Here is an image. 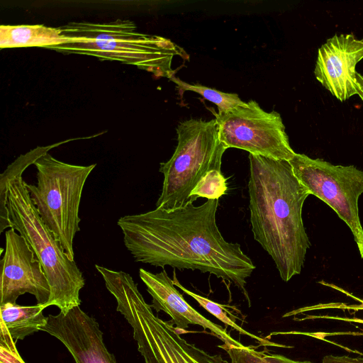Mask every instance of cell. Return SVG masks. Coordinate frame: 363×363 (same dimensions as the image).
Instances as JSON below:
<instances>
[{"label": "cell", "instance_id": "cell-1", "mask_svg": "<svg viewBox=\"0 0 363 363\" xmlns=\"http://www.w3.org/2000/svg\"><path fill=\"white\" fill-rule=\"evenodd\" d=\"M218 199L121 217L118 225L136 262L199 270L233 284L250 298L247 279L255 269L238 243L227 242L216 224Z\"/></svg>", "mask_w": 363, "mask_h": 363}, {"label": "cell", "instance_id": "cell-2", "mask_svg": "<svg viewBox=\"0 0 363 363\" xmlns=\"http://www.w3.org/2000/svg\"><path fill=\"white\" fill-rule=\"evenodd\" d=\"M248 192L255 240L271 256L281 279L301 272L311 244L302 219L310 193L289 162L249 155Z\"/></svg>", "mask_w": 363, "mask_h": 363}, {"label": "cell", "instance_id": "cell-3", "mask_svg": "<svg viewBox=\"0 0 363 363\" xmlns=\"http://www.w3.org/2000/svg\"><path fill=\"white\" fill-rule=\"evenodd\" d=\"M24 170L11 163L0 177V220H10L12 228L25 238L40 261L50 286L47 306L63 313L81 304L80 290L85 279L74 260L66 255L60 242L42 220L23 179Z\"/></svg>", "mask_w": 363, "mask_h": 363}, {"label": "cell", "instance_id": "cell-4", "mask_svg": "<svg viewBox=\"0 0 363 363\" xmlns=\"http://www.w3.org/2000/svg\"><path fill=\"white\" fill-rule=\"evenodd\" d=\"M102 277L117 311L133 328L145 363H229L220 354H210L188 342L169 322L156 316L129 274L107 269Z\"/></svg>", "mask_w": 363, "mask_h": 363}, {"label": "cell", "instance_id": "cell-5", "mask_svg": "<svg viewBox=\"0 0 363 363\" xmlns=\"http://www.w3.org/2000/svg\"><path fill=\"white\" fill-rule=\"evenodd\" d=\"M34 164L37 169V184L26 183L31 201L67 257L74 260L73 242L80 230L79 210L82 194L96 164H71L55 159L48 152Z\"/></svg>", "mask_w": 363, "mask_h": 363}, {"label": "cell", "instance_id": "cell-6", "mask_svg": "<svg viewBox=\"0 0 363 363\" xmlns=\"http://www.w3.org/2000/svg\"><path fill=\"white\" fill-rule=\"evenodd\" d=\"M177 133L174 152L168 161L160 163L164 181L156 208L170 209L186 204L206 173L220 171L226 147L220 140L216 119L184 121L178 125Z\"/></svg>", "mask_w": 363, "mask_h": 363}, {"label": "cell", "instance_id": "cell-7", "mask_svg": "<svg viewBox=\"0 0 363 363\" xmlns=\"http://www.w3.org/2000/svg\"><path fill=\"white\" fill-rule=\"evenodd\" d=\"M289 162L310 194L327 203L348 225L363 259V228L358 208L363 193V171L354 165H335L300 153Z\"/></svg>", "mask_w": 363, "mask_h": 363}, {"label": "cell", "instance_id": "cell-8", "mask_svg": "<svg viewBox=\"0 0 363 363\" xmlns=\"http://www.w3.org/2000/svg\"><path fill=\"white\" fill-rule=\"evenodd\" d=\"M220 140L226 147L289 161L295 155L280 114L267 112L254 100L216 113Z\"/></svg>", "mask_w": 363, "mask_h": 363}, {"label": "cell", "instance_id": "cell-9", "mask_svg": "<svg viewBox=\"0 0 363 363\" xmlns=\"http://www.w3.org/2000/svg\"><path fill=\"white\" fill-rule=\"evenodd\" d=\"M57 52L87 55L137 66L157 77H174L172 60L185 52L169 39L142 33L126 40L109 42H72L48 47Z\"/></svg>", "mask_w": 363, "mask_h": 363}, {"label": "cell", "instance_id": "cell-10", "mask_svg": "<svg viewBox=\"0 0 363 363\" xmlns=\"http://www.w3.org/2000/svg\"><path fill=\"white\" fill-rule=\"evenodd\" d=\"M5 240L4 254L0 262V305L15 304L21 295L28 293L35 297L37 304L47 306L50 286L40 261L14 228L6 231Z\"/></svg>", "mask_w": 363, "mask_h": 363}, {"label": "cell", "instance_id": "cell-11", "mask_svg": "<svg viewBox=\"0 0 363 363\" xmlns=\"http://www.w3.org/2000/svg\"><path fill=\"white\" fill-rule=\"evenodd\" d=\"M363 59V38L352 33L335 34L318 49L314 74L341 102L354 95L363 101V75L356 70Z\"/></svg>", "mask_w": 363, "mask_h": 363}, {"label": "cell", "instance_id": "cell-12", "mask_svg": "<svg viewBox=\"0 0 363 363\" xmlns=\"http://www.w3.org/2000/svg\"><path fill=\"white\" fill-rule=\"evenodd\" d=\"M40 330L58 339L76 363H117L104 342L98 323L79 306L67 313L49 315Z\"/></svg>", "mask_w": 363, "mask_h": 363}, {"label": "cell", "instance_id": "cell-13", "mask_svg": "<svg viewBox=\"0 0 363 363\" xmlns=\"http://www.w3.org/2000/svg\"><path fill=\"white\" fill-rule=\"evenodd\" d=\"M139 276L152 298V308L156 312L162 311L168 314L171 317L169 323L174 325L176 328L184 330L189 324L198 325L204 330H209L225 346L242 345L233 339L222 326L207 319L190 306L176 289L165 270L154 274L140 268Z\"/></svg>", "mask_w": 363, "mask_h": 363}, {"label": "cell", "instance_id": "cell-14", "mask_svg": "<svg viewBox=\"0 0 363 363\" xmlns=\"http://www.w3.org/2000/svg\"><path fill=\"white\" fill-rule=\"evenodd\" d=\"M62 35L72 42H109L132 39L142 33L129 20L118 19L110 23H69L60 27Z\"/></svg>", "mask_w": 363, "mask_h": 363}, {"label": "cell", "instance_id": "cell-15", "mask_svg": "<svg viewBox=\"0 0 363 363\" xmlns=\"http://www.w3.org/2000/svg\"><path fill=\"white\" fill-rule=\"evenodd\" d=\"M71 43L60 28L44 25H2L0 27V48L50 46Z\"/></svg>", "mask_w": 363, "mask_h": 363}, {"label": "cell", "instance_id": "cell-16", "mask_svg": "<svg viewBox=\"0 0 363 363\" xmlns=\"http://www.w3.org/2000/svg\"><path fill=\"white\" fill-rule=\"evenodd\" d=\"M45 305L20 306L16 303L0 305L1 332L8 334L15 342L40 330L48 322L43 311Z\"/></svg>", "mask_w": 363, "mask_h": 363}, {"label": "cell", "instance_id": "cell-17", "mask_svg": "<svg viewBox=\"0 0 363 363\" xmlns=\"http://www.w3.org/2000/svg\"><path fill=\"white\" fill-rule=\"evenodd\" d=\"M173 284L175 286L179 287L182 291L189 296H191L194 299H195L199 304L202 306L204 309H206L208 312L215 316L217 319L223 322L226 325H229L238 331L240 334L247 335L252 339H255L257 342H258L259 345L263 346H274L279 347H291V346H286L283 345H280L278 343H275L273 342H270L269 340L262 338L261 337L257 336L254 334H252L242 328L239 326L234 320L233 318L228 315V311L224 308L221 305L203 296H201L199 294H196L189 289L184 288L179 281L177 278L176 272L174 271V277L172 279Z\"/></svg>", "mask_w": 363, "mask_h": 363}, {"label": "cell", "instance_id": "cell-18", "mask_svg": "<svg viewBox=\"0 0 363 363\" xmlns=\"http://www.w3.org/2000/svg\"><path fill=\"white\" fill-rule=\"evenodd\" d=\"M225 350L230 359V363H313L310 361H296L281 354L269 352L267 349L257 351L255 347L224 345H219Z\"/></svg>", "mask_w": 363, "mask_h": 363}, {"label": "cell", "instance_id": "cell-19", "mask_svg": "<svg viewBox=\"0 0 363 363\" xmlns=\"http://www.w3.org/2000/svg\"><path fill=\"white\" fill-rule=\"evenodd\" d=\"M170 80L177 84L179 91H191L198 93L204 99L215 104L218 107V113H225L244 102L236 94L223 92L201 84H189L175 76L172 77Z\"/></svg>", "mask_w": 363, "mask_h": 363}, {"label": "cell", "instance_id": "cell-20", "mask_svg": "<svg viewBox=\"0 0 363 363\" xmlns=\"http://www.w3.org/2000/svg\"><path fill=\"white\" fill-rule=\"evenodd\" d=\"M226 191V179L221 171L212 170L206 173L198 182L190 194L189 201L193 202L199 197L219 199Z\"/></svg>", "mask_w": 363, "mask_h": 363}, {"label": "cell", "instance_id": "cell-21", "mask_svg": "<svg viewBox=\"0 0 363 363\" xmlns=\"http://www.w3.org/2000/svg\"><path fill=\"white\" fill-rule=\"evenodd\" d=\"M320 284L330 286L333 289H335L337 291H342L343 294H346L347 296L353 298L355 300H358L361 304L359 305H352L349 306L342 303H325V304H318L315 306H307L301 308L296 310H294L289 312L286 313L284 315H283V318L290 317L292 315H296L299 313H302L306 311H312V310H318V309H324V308H341V309H352L354 311H359L363 310V300L354 296V295L350 294L349 292L343 290L342 288H340L333 284H328L323 281H319Z\"/></svg>", "mask_w": 363, "mask_h": 363}, {"label": "cell", "instance_id": "cell-22", "mask_svg": "<svg viewBox=\"0 0 363 363\" xmlns=\"http://www.w3.org/2000/svg\"><path fill=\"white\" fill-rule=\"evenodd\" d=\"M0 363H26L19 354L16 342L6 333H0Z\"/></svg>", "mask_w": 363, "mask_h": 363}, {"label": "cell", "instance_id": "cell-23", "mask_svg": "<svg viewBox=\"0 0 363 363\" xmlns=\"http://www.w3.org/2000/svg\"><path fill=\"white\" fill-rule=\"evenodd\" d=\"M322 363H363L362 357H351L346 355H326L323 358Z\"/></svg>", "mask_w": 363, "mask_h": 363}]
</instances>
